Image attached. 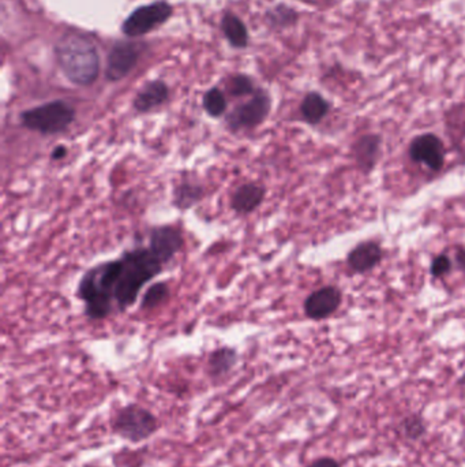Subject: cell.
I'll return each mask as SVG.
<instances>
[{
	"label": "cell",
	"mask_w": 465,
	"mask_h": 467,
	"mask_svg": "<svg viewBox=\"0 0 465 467\" xmlns=\"http://www.w3.org/2000/svg\"><path fill=\"white\" fill-rule=\"evenodd\" d=\"M343 296L337 288L327 286L310 294L304 301V313L311 320H324L340 308Z\"/></svg>",
	"instance_id": "11"
},
{
	"label": "cell",
	"mask_w": 465,
	"mask_h": 467,
	"mask_svg": "<svg viewBox=\"0 0 465 467\" xmlns=\"http://www.w3.org/2000/svg\"><path fill=\"white\" fill-rule=\"evenodd\" d=\"M402 430L411 440H418L426 433V424L422 415L411 414L402 422Z\"/></svg>",
	"instance_id": "24"
},
{
	"label": "cell",
	"mask_w": 465,
	"mask_h": 467,
	"mask_svg": "<svg viewBox=\"0 0 465 467\" xmlns=\"http://www.w3.org/2000/svg\"><path fill=\"white\" fill-rule=\"evenodd\" d=\"M21 123L28 130L54 136L63 133L76 121V110L64 100H54L37 107L23 111L20 115Z\"/></svg>",
	"instance_id": "5"
},
{
	"label": "cell",
	"mask_w": 465,
	"mask_h": 467,
	"mask_svg": "<svg viewBox=\"0 0 465 467\" xmlns=\"http://www.w3.org/2000/svg\"><path fill=\"white\" fill-rule=\"evenodd\" d=\"M185 245L182 232L174 226H157L149 234V249L162 264H168Z\"/></svg>",
	"instance_id": "10"
},
{
	"label": "cell",
	"mask_w": 465,
	"mask_h": 467,
	"mask_svg": "<svg viewBox=\"0 0 465 467\" xmlns=\"http://www.w3.org/2000/svg\"><path fill=\"white\" fill-rule=\"evenodd\" d=\"M330 104L321 93H307L304 99L302 100L301 115L304 122L309 125H318L325 120V116L329 113Z\"/></svg>",
	"instance_id": "17"
},
{
	"label": "cell",
	"mask_w": 465,
	"mask_h": 467,
	"mask_svg": "<svg viewBox=\"0 0 465 467\" xmlns=\"http://www.w3.org/2000/svg\"><path fill=\"white\" fill-rule=\"evenodd\" d=\"M254 81L246 74H235L227 81V92L232 97H245L254 95Z\"/></svg>",
	"instance_id": "23"
},
{
	"label": "cell",
	"mask_w": 465,
	"mask_h": 467,
	"mask_svg": "<svg viewBox=\"0 0 465 467\" xmlns=\"http://www.w3.org/2000/svg\"><path fill=\"white\" fill-rule=\"evenodd\" d=\"M456 262L460 270L465 271V247H459V249L456 250Z\"/></svg>",
	"instance_id": "28"
},
{
	"label": "cell",
	"mask_w": 465,
	"mask_h": 467,
	"mask_svg": "<svg viewBox=\"0 0 465 467\" xmlns=\"http://www.w3.org/2000/svg\"><path fill=\"white\" fill-rule=\"evenodd\" d=\"M205 196L203 186L191 180H182L174 190V205L179 211H187L197 205Z\"/></svg>",
	"instance_id": "19"
},
{
	"label": "cell",
	"mask_w": 465,
	"mask_h": 467,
	"mask_svg": "<svg viewBox=\"0 0 465 467\" xmlns=\"http://www.w3.org/2000/svg\"><path fill=\"white\" fill-rule=\"evenodd\" d=\"M162 265L149 247L123 253L113 288V301L119 311L125 312L136 304L142 288L162 272Z\"/></svg>",
	"instance_id": "2"
},
{
	"label": "cell",
	"mask_w": 465,
	"mask_h": 467,
	"mask_svg": "<svg viewBox=\"0 0 465 467\" xmlns=\"http://www.w3.org/2000/svg\"><path fill=\"white\" fill-rule=\"evenodd\" d=\"M379 152H381V137L377 134L361 137L353 146L356 164L364 172H370L376 167Z\"/></svg>",
	"instance_id": "16"
},
{
	"label": "cell",
	"mask_w": 465,
	"mask_h": 467,
	"mask_svg": "<svg viewBox=\"0 0 465 467\" xmlns=\"http://www.w3.org/2000/svg\"><path fill=\"white\" fill-rule=\"evenodd\" d=\"M54 51L59 67L71 84L90 87L99 79V51L89 36L81 32L64 33L56 41Z\"/></svg>",
	"instance_id": "1"
},
{
	"label": "cell",
	"mask_w": 465,
	"mask_h": 467,
	"mask_svg": "<svg viewBox=\"0 0 465 467\" xmlns=\"http://www.w3.org/2000/svg\"><path fill=\"white\" fill-rule=\"evenodd\" d=\"M203 110L212 118H220L226 113L228 103H227L226 95L219 87L211 88L206 90L203 99Z\"/></svg>",
	"instance_id": "21"
},
{
	"label": "cell",
	"mask_w": 465,
	"mask_h": 467,
	"mask_svg": "<svg viewBox=\"0 0 465 467\" xmlns=\"http://www.w3.org/2000/svg\"><path fill=\"white\" fill-rule=\"evenodd\" d=\"M221 30L234 48H246L249 46V32L246 25L234 13L227 12L221 20Z\"/></svg>",
	"instance_id": "18"
},
{
	"label": "cell",
	"mask_w": 465,
	"mask_h": 467,
	"mask_svg": "<svg viewBox=\"0 0 465 467\" xmlns=\"http://www.w3.org/2000/svg\"><path fill=\"white\" fill-rule=\"evenodd\" d=\"M410 157L416 163H422L431 171H439L445 164V146L443 139L433 133L422 134L412 139Z\"/></svg>",
	"instance_id": "9"
},
{
	"label": "cell",
	"mask_w": 465,
	"mask_h": 467,
	"mask_svg": "<svg viewBox=\"0 0 465 467\" xmlns=\"http://www.w3.org/2000/svg\"><path fill=\"white\" fill-rule=\"evenodd\" d=\"M120 259L103 263L87 270L79 285V298L85 304V314L90 320H104L113 305V288L118 280Z\"/></svg>",
	"instance_id": "3"
},
{
	"label": "cell",
	"mask_w": 465,
	"mask_h": 467,
	"mask_svg": "<svg viewBox=\"0 0 465 467\" xmlns=\"http://www.w3.org/2000/svg\"><path fill=\"white\" fill-rule=\"evenodd\" d=\"M452 271V260L449 259L448 255L441 254L433 260L431 264V275L434 278H441V276L448 275Z\"/></svg>",
	"instance_id": "25"
},
{
	"label": "cell",
	"mask_w": 465,
	"mask_h": 467,
	"mask_svg": "<svg viewBox=\"0 0 465 467\" xmlns=\"http://www.w3.org/2000/svg\"><path fill=\"white\" fill-rule=\"evenodd\" d=\"M113 435L131 445H141L159 432L162 424L152 410L138 404L119 407L111 417Z\"/></svg>",
	"instance_id": "4"
},
{
	"label": "cell",
	"mask_w": 465,
	"mask_h": 467,
	"mask_svg": "<svg viewBox=\"0 0 465 467\" xmlns=\"http://www.w3.org/2000/svg\"><path fill=\"white\" fill-rule=\"evenodd\" d=\"M170 286L165 282H157L154 286L145 291L142 296L141 309L144 311H152V309L159 308L164 302L170 298Z\"/></svg>",
	"instance_id": "22"
},
{
	"label": "cell",
	"mask_w": 465,
	"mask_h": 467,
	"mask_svg": "<svg viewBox=\"0 0 465 467\" xmlns=\"http://www.w3.org/2000/svg\"><path fill=\"white\" fill-rule=\"evenodd\" d=\"M382 255L384 253L381 245L374 241L363 242L351 250L347 262L351 270L355 272H369L381 263Z\"/></svg>",
	"instance_id": "15"
},
{
	"label": "cell",
	"mask_w": 465,
	"mask_h": 467,
	"mask_svg": "<svg viewBox=\"0 0 465 467\" xmlns=\"http://www.w3.org/2000/svg\"><path fill=\"white\" fill-rule=\"evenodd\" d=\"M174 14V7L165 0H157L154 4L137 7L125 22L121 23V32L128 38H139L148 35L152 30L167 22Z\"/></svg>",
	"instance_id": "7"
},
{
	"label": "cell",
	"mask_w": 465,
	"mask_h": 467,
	"mask_svg": "<svg viewBox=\"0 0 465 467\" xmlns=\"http://www.w3.org/2000/svg\"><path fill=\"white\" fill-rule=\"evenodd\" d=\"M306 467H341L340 463L336 461L335 458H330V456H322V458L315 459L312 461L309 466Z\"/></svg>",
	"instance_id": "26"
},
{
	"label": "cell",
	"mask_w": 465,
	"mask_h": 467,
	"mask_svg": "<svg viewBox=\"0 0 465 467\" xmlns=\"http://www.w3.org/2000/svg\"><path fill=\"white\" fill-rule=\"evenodd\" d=\"M266 189L258 183L240 185L231 196V208L239 215H250L265 200Z\"/></svg>",
	"instance_id": "13"
},
{
	"label": "cell",
	"mask_w": 465,
	"mask_h": 467,
	"mask_svg": "<svg viewBox=\"0 0 465 467\" xmlns=\"http://www.w3.org/2000/svg\"><path fill=\"white\" fill-rule=\"evenodd\" d=\"M272 110V97L262 88H258L249 102L237 105L227 115L226 123L231 131L255 129L262 125Z\"/></svg>",
	"instance_id": "6"
},
{
	"label": "cell",
	"mask_w": 465,
	"mask_h": 467,
	"mask_svg": "<svg viewBox=\"0 0 465 467\" xmlns=\"http://www.w3.org/2000/svg\"><path fill=\"white\" fill-rule=\"evenodd\" d=\"M239 363V353L234 347L223 346L209 354L206 371L212 381L226 379Z\"/></svg>",
	"instance_id": "14"
},
{
	"label": "cell",
	"mask_w": 465,
	"mask_h": 467,
	"mask_svg": "<svg viewBox=\"0 0 465 467\" xmlns=\"http://www.w3.org/2000/svg\"><path fill=\"white\" fill-rule=\"evenodd\" d=\"M67 154H69V151H67L66 146H58L53 149V152H51V159L55 160V162H58V160H63L64 157L67 156Z\"/></svg>",
	"instance_id": "27"
},
{
	"label": "cell",
	"mask_w": 465,
	"mask_h": 467,
	"mask_svg": "<svg viewBox=\"0 0 465 467\" xmlns=\"http://www.w3.org/2000/svg\"><path fill=\"white\" fill-rule=\"evenodd\" d=\"M84 467H104V466H97V464H85Z\"/></svg>",
	"instance_id": "29"
},
{
	"label": "cell",
	"mask_w": 465,
	"mask_h": 467,
	"mask_svg": "<svg viewBox=\"0 0 465 467\" xmlns=\"http://www.w3.org/2000/svg\"><path fill=\"white\" fill-rule=\"evenodd\" d=\"M142 51H144V44L139 41H116L107 56L105 79L110 82H118L126 79L138 63Z\"/></svg>",
	"instance_id": "8"
},
{
	"label": "cell",
	"mask_w": 465,
	"mask_h": 467,
	"mask_svg": "<svg viewBox=\"0 0 465 467\" xmlns=\"http://www.w3.org/2000/svg\"><path fill=\"white\" fill-rule=\"evenodd\" d=\"M266 22L270 25L273 29H286L291 28L298 22L299 14L295 9L286 6V4H278L273 9L266 13Z\"/></svg>",
	"instance_id": "20"
},
{
	"label": "cell",
	"mask_w": 465,
	"mask_h": 467,
	"mask_svg": "<svg viewBox=\"0 0 465 467\" xmlns=\"http://www.w3.org/2000/svg\"><path fill=\"white\" fill-rule=\"evenodd\" d=\"M170 97V88L162 79L145 84L133 100V108L139 113H148L162 107Z\"/></svg>",
	"instance_id": "12"
}]
</instances>
